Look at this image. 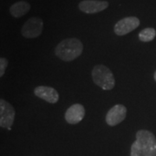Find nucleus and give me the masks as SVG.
I'll list each match as a JSON object with an SVG mask.
<instances>
[{
    "label": "nucleus",
    "mask_w": 156,
    "mask_h": 156,
    "mask_svg": "<svg viewBox=\"0 0 156 156\" xmlns=\"http://www.w3.org/2000/svg\"><path fill=\"white\" fill-rule=\"evenodd\" d=\"M130 156H156V137L152 132L140 129L135 134Z\"/></svg>",
    "instance_id": "1"
},
{
    "label": "nucleus",
    "mask_w": 156,
    "mask_h": 156,
    "mask_svg": "<svg viewBox=\"0 0 156 156\" xmlns=\"http://www.w3.org/2000/svg\"><path fill=\"white\" fill-rule=\"evenodd\" d=\"M83 43L76 37L63 39L55 48V55L64 62H71L82 55Z\"/></svg>",
    "instance_id": "2"
},
{
    "label": "nucleus",
    "mask_w": 156,
    "mask_h": 156,
    "mask_svg": "<svg viewBox=\"0 0 156 156\" xmlns=\"http://www.w3.org/2000/svg\"><path fill=\"white\" fill-rule=\"evenodd\" d=\"M91 76L95 85L103 90H111L115 86L114 74L109 68L103 64H97L92 69Z\"/></svg>",
    "instance_id": "3"
},
{
    "label": "nucleus",
    "mask_w": 156,
    "mask_h": 156,
    "mask_svg": "<svg viewBox=\"0 0 156 156\" xmlns=\"http://www.w3.org/2000/svg\"><path fill=\"white\" fill-rule=\"evenodd\" d=\"M44 30V21L42 18L33 17L29 18L23 23L21 34L25 38H36L42 34Z\"/></svg>",
    "instance_id": "4"
},
{
    "label": "nucleus",
    "mask_w": 156,
    "mask_h": 156,
    "mask_svg": "<svg viewBox=\"0 0 156 156\" xmlns=\"http://www.w3.org/2000/svg\"><path fill=\"white\" fill-rule=\"evenodd\" d=\"M16 110L7 101L3 98L0 100V127L11 130L14 122Z\"/></svg>",
    "instance_id": "5"
},
{
    "label": "nucleus",
    "mask_w": 156,
    "mask_h": 156,
    "mask_svg": "<svg viewBox=\"0 0 156 156\" xmlns=\"http://www.w3.org/2000/svg\"><path fill=\"white\" fill-rule=\"evenodd\" d=\"M140 21L136 17H127L122 18L115 24L114 32L117 36H125L127 34L132 32L136 28H138Z\"/></svg>",
    "instance_id": "6"
},
{
    "label": "nucleus",
    "mask_w": 156,
    "mask_h": 156,
    "mask_svg": "<svg viewBox=\"0 0 156 156\" xmlns=\"http://www.w3.org/2000/svg\"><path fill=\"white\" fill-rule=\"evenodd\" d=\"M127 116V108L122 104H115L108 111L106 122L110 127H115L123 122Z\"/></svg>",
    "instance_id": "7"
},
{
    "label": "nucleus",
    "mask_w": 156,
    "mask_h": 156,
    "mask_svg": "<svg viewBox=\"0 0 156 156\" xmlns=\"http://www.w3.org/2000/svg\"><path fill=\"white\" fill-rule=\"evenodd\" d=\"M109 5L108 1L102 0H83L79 3L78 8L86 14H95L106 10Z\"/></svg>",
    "instance_id": "8"
},
{
    "label": "nucleus",
    "mask_w": 156,
    "mask_h": 156,
    "mask_svg": "<svg viewBox=\"0 0 156 156\" xmlns=\"http://www.w3.org/2000/svg\"><path fill=\"white\" fill-rule=\"evenodd\" d=\"M34 95L51 104H55L59 100V94L52 87L37 86L34 89Z\"/></svg>",
    "instance_id": "9"
},
{
    "label": "nucleus",
    "mask_w": 156,
    "mask_h": 156,
    "mask_svg": "<svg viewBox=\"0 0 156 156\" xmlns=\"http://www.w3.org/2000/svg\"><path fill=\"white\" fill-rule=\"evenodd\" d=\"M85 116V108L80 103H75L65 112L64 118L69 124L76 125L83 121Z\"/></svg>",
    "instance_id": "10"
},
{
    "label": "nucleus",
    "mask_w": 156,
    "mask_h": 156,
    "mask_svg": "<svg viewBox=\"0 0 156 156\" xmlns=\"http://www.w3.org/2000/svg\"><path fill=\"white\" fill-rule=\"evenodd\" d=\"M31 9V5L27 1L21 0L16 2L10 7V13L15 18H20L26 15Z\"/></svg>",
    "instance_id": "11"
},
{
    "label": "nucleus",
    "mask_w": 156,
    "mask_h": 156,
    "mask_svg": "<svg viewBox=\"0 0 156 156\" xmlns=\"http://www.w3.org/2000/svg\"><path fill=\"white\" fill-rule=\"evenodd\" d=\"M156 37V30L155 29L151 28V27H147V28L143 29L141 31H140L138 37H139L140 41L144 42V43H147V42H151Z\"/></svg>",
    "instance_id": "12"
},
{
    "label": "nucleus",
    "mask_w": 156,
    "mask_h": 156,
    "mask_svg": "<svg viewBox=\"0 0 156 156\" xmlns=\"http://www.w3.org/2000/svg\"><path fill=\"white\" fill-rule=\"evenodd\" d=\"M8 63H9V62L5 57L0 58V77H2L5 75L6 68L8 66Z\"/></svg>",
    "instance_id": "13"
},
{
    "label": "nucleus",
    "mask_w": 156,
    "mask_h": 156,
    "mask_svg": "<svg viewBox=\"0 0 156 156\" xmlns=\"http://www.w3.org/2000/svg\"><path fill=\"white\" fill-rule=\"evenodd\" d=\"M154 80H155V82H156V71L154 72Z\"/></svg>",
    "instance_id": "14"
}]
</instances>
